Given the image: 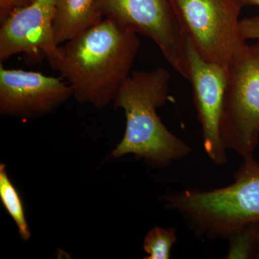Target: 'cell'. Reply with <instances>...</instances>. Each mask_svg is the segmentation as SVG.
I'll list each match as a JSON object with an SVG mask.
<instances>
[{
  "label": "cell",
  "instance_id": "1",
  "mask_svg": "<svg viewBox=\"0 0 259 259\" xmlns=\"http://www.w3.org/2000/svg\"><path fill=\"white\" fill-rule=\"evenodd\" d=\"M138 34L104 18L60 47V73L80 104L96 108L115 101L131 74L140 47Z\"/></svg>",
  "mask_w": 259,
  "mask_h": 259
},
{
  "label": "cell",
  "instance_id": "2",
  "mask_svg": "<svg viewBox=\"0 0 259 259\" xmlns=\"http://www.w3.org/2000/svg\"><path fill=\"white\" fill-rule=\"evenodd\" d=\"M169 72L163 67L131 72L114 101L125 112L123 138L110 153L117 158L127 154L144 159L149 166L164 168L192 152V148L172 134L157 114L171 99Z\"/></svg>",
  "mask_w": 259,
  "mask_h": 259
},
{
  "label": "cell",
  "instance_id": "3",
  "mask_svg": "<svg viewBox=\"0 0 259 259\" xmlns=\"http://www.w3.org/2000/svg\"><path fill=\"white\" fill-rule=\"evenodd\" d=\"M234 182L212 190L189 189L163 198L166 208L183 216L199 236L228 240L250 223L259 222V163L246 158Z\"/></svg>",
  "mask_w": 259,
  "mask_h": 259
},
{
  "label": "cell",
  "instance_id": "4",
  "mask_svg": "<svg viewBox=\"0 0 259 259\" xmlns=\"http://www.w3.org/2000/svg\"><path fill=\"white\" fill-rule=\"evenodd\" d=\"M221 136L226 150L253 157L259 141V40L246 44L228 66Z\"/></svg>",
  "mask_w": 259,
  "mask_h": 259
},
{
  "label": "cell",
  "instance_id": "5",
  "mask_svg": "<svg viewBox=\"0 0 259 259\" xmlns=\"http://www.w3.org/2000/svg\"><path fill=\"white\" fill-rule=\"evenodd\" d=\"M96 7L104 18L149 37L173 69L189 79L188 37L172 0H96Z\"/></svg>",
  "mask_w": 259,
  "mask_h": 259
},
{
  "label": "cell",
  "instance_id": "6",
  "mask_svg": "<svg viewBox=\"0 0 259 259\" xmlns=\"http://www.w3.org/2000/svg\"><path fill=\"white\" fill-rule=\"evenodd\" d=\"M191 44L202 59L228 69L246 45L236 0H172Z\"/></svg>",
  "mask_w": 259,
  "mask_h": 259
},
{
  "label": "cell",
  "instance_id": "7",
  "mask_svg": "<svg viewBox=\"0 0 259 259\" xmlns=\"http://www.w3.org/2000/svg\"><path fill=\"white\" fill-rule=\"evenodd\" d=\"M56 0H35L13 10L0 27V62L23 54L31 62L46 59L53 69L61 60L54 30Z\"/></svg>",
  "mask_w": 259,
  "mask_h": 259
},
{
  "label": "cell",
  "instance_id": "8",
  "mask_svg": "<svg viewBox=\"0 0 259 259\" xmlns=\"http://www.w3.org/2000/svg\"><path fill=\"white\" fill-rule=\"evenodd\" d=\"M74 97L63 77L6 69L0 64V112L23 119L42 117Z\"/></svg>",
  "mask_w": 259,
  "mask_h": 259
},
{
  "label": "cell",
  "instance_id": "9",
  "mask_svg": "<svg viewBox=\"0 0 259 259\" xmlns=\"http://www.w3.org/2000/svg\"><path fill=\"white\" fill-rule=\"evenodd\" d=\"M188 59V81L192 84L193 101L202 127L204 151L213 164L222 166L228 161L221 136L228 69L202 59L190 40Z\"/></svg>",
  "mask_w": 259,
  "mask_h": 259
},
{
  "label": "cell",
  "instance_id": "10",
  "mask_svg": "<svg viewBox=\"0 0 259 259\" xmlns=\"http://www.w3.org/2000/svg\"><path fill=\"white\" fill-rule=\"evenodd\" d=\"M104 18L96 0H56L54 35L58 46L100 23Z\"/></svg>",
  "mask_w": 259,
  "mask_h": 259
},
{
  "label": "cell",
  "instance_id": "11",
  "mask_svg": "<svg viewBox=\"0 0 259 259\" xmlns=\"http://www.w3.org/2000/svg\"><path fill=\"white\" fill-rule=\"evenodd\" d=\"M0 200L18 227L22 240L28 241L31 233L25 218L23 201L16 187L8 177L5 163L0 164Z\"/></svg>",
  "mask_w": 259,
  "mask_h": 259
},
{
  "label": "cell",
  "instance_id": "12",
  "mask_svg": "<svg viewBox=\"0 0 259 259\" xmlns=\"http://www.w3.org/2000/svg\"><path fill=\"white\" fill-rule=\"evenodd\" d=\"M259 222L250 223L229 237V248L225 258H255Z\"/></svg>",
  "mask_w": 259,
  "mask_h": 259
},
{
  "label": "cell",
  "instance_id": "13",
  "mask_svg": "<svg viewBox=\"0 0 259 259\" xmlns=\"http://www.w3.org/2000/svg\"><path fill=\"white\" fill-rule=\"evenodd\" d=\"M176 230L171 228L156 227L151 230L144 242V249L147 253L144 259H168L177 242Z\"/></svg>",
  "mask_w": 259,
  "mask_h": 259
},
{
  "label": "cell",
  "instance_id": "14",
  "mask_svg": "<svg viewBox=\"0 0 259 259\" xmlns=\"http://www.w3.org/2000/svg\"><path fill=\"white\" fill-rule=\"evenodd\" d=\"M240 30L245 40H259V16L243 19L240 21Z\"/></svg>",
  "mask_w": 259,
  "mask_h": 259
},
{
  "label": "cell",
  "instance_id": "15",
  "mask_svg": "<svg viewBox=\"0 0 259 259\" xmlns=\"http://www.w3.org/2000/svg\"><path fill=\"white\" fill-rule=\"evenodd\" d=\"M30 3L29 0H0V22L8 18L13 10Z\"/></svg>",
  "mask_w": 259,
  "mask_h": 259
},
{
  "label": "cell",
  "instance_id": "16",
  "mask_svg": "<svg viewBox=\"0 0 259 259\" xmlns=\"http://www.w3.org/2000/svg\"><path fill=\"white\" fill-rule=\"evenodd\" d=\"M241 4L250 5H258L259 6V0H236Z\"/></svg>",
  "mask_w": 259,
  "mask_h": 259
},
{
  "label": "cell",
  "instance_id": "17",
  "mask_svg": "<svg viewBox=\"0 0 259 259\" xmlns=\"http://www.w3.org/2000/svg\"><path fill=\"white\" fill-rule=\"evenodd\" d=\"M255 258L259 259V228L258 235H257L256 253H255Z\"/></svg>",
  "mask_w": 259,
  "mask_h": 259
},
{
  "label": "cell",
  "instance_id": "18",
  "mask_svg": "<svg viewBox=\"0 0 259 259\" xmlns=\"http://www.w3.org/2000/svg\"><path fill=\"white\" fill-rule=\"evenodd\" d=\"M29 1H30V3H32V2L35 1V0H29Z\"/></svg>",
  "mask_w": 259,
  "mask_h": 259
}]
</instances>
